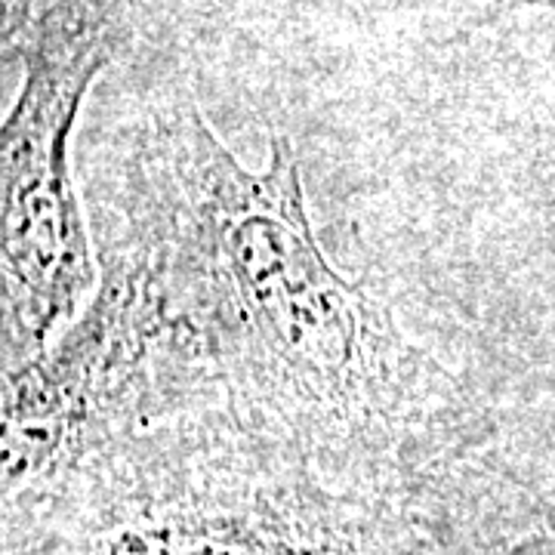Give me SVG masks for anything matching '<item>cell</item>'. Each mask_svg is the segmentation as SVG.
I'll return each mask as SVG.
<instances>
[{"label": "cell", "instance_id": "6da1fadb", "mask_svg": "<svg viewBox=\"0 0 555 555\" xmlns=\"http://www.w3.org/2000/svg\"><path fill=\"white\" fill-rule=\"evenodd\" d=\"M118 201L155 241L189 389L343 488L420 513L454 392L327 259L291 139L247 167L177 96L139 133Z\"/></svg>", "mask_w": 555, "mask_h": 555}, {"label": "cell", "instance_id": "7a4b0ae2", "mask_svg": "<svg viewBox=\"0 0 555 555\" xmlns=\"http://www.w3.org/2000/svg\"><path fill=\"white\" fill-rule=\"evenodd\" d=\"M3 555H441L426 516L343 488L222 408L149 420L3 503Z\"/></svg>", "mask_w": 555, "mask_h": 555}, {"label": "cell", "instance_id": "3957f363", "mask_svg": "<svg viewBox=\"0 0 555 555\" xmlns=\"http://www.w3.org/2000/svg\"><path fill=\"white\" fill-rule=\"evenodd\" d=\"M115 35V0H31L3 20V50L22 62L0 130L3 374L47 352L100 284L68 145Z\"/></svg>", "mask_w": 555, "mask_h": 555}, {"label": "cell", "instance_id": "277c9868", "mask_svg": "<svg viewBox=\"0 0 555 555\" xmlns=\"http://www.w3.org/2000/svg\"><path fill=\"white\" fill-rule=\"evenodd\" d=\"M491 555H555V531H534L521 534L503 546H496Z\"/></svg>", "mask_w": 555, "mask_h": 555}, {"label": "cell", "instance_id": "5b68a950", "mask_svg": "<svg viewBox=\"0 0 555 555\" xmlns=\"http://www.w3.org/2000/svg\"><path fill=\"white\" fill-rule=\"evenodd\" d=\"M518 7H555V0H494L491 16L509 13V10H518Z\"/></svg>", "mask_w": 555, "mask_h": 555}, {"label": "cell", "instance_id": "8992f818", "mask_svg": "<svg viewBox=\"0 0 555 555\" xmlns=\"http://www.w3.org/2000/svg\"><path fill=\"white\" fill-rule=\"evenodd\" d=\"M25 3H31V0H3V20H10V16H16Z\"/></svg>", "mask_w": 555, "mask_h": 555}]
</instances>
